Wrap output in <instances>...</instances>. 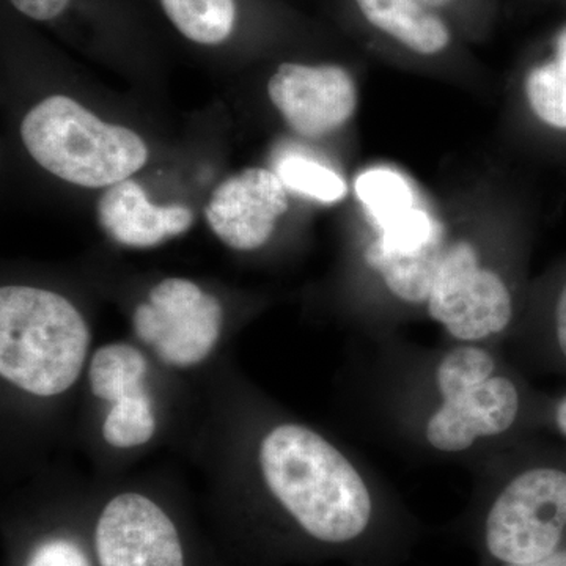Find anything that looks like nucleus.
Here are the masks:
<instances>
[{"instance_id": "nucleus-20", "label": "nucleus", "mask_w": 566, "mask_h": 566, "mask_svg": "<svg viewBox=\"0 0 566 566\" xmlns=\"http://www.w3.org/2000/svg\"><path fill=\"white\" fill-rule=\"evenodd\" d=\"M28 566H91L84 553L69 539H52L36 547Z\"/></svg>"}, {"instance_id": "nucleus-23", "label": "nucleus", "mask_w": 566, "mask_h": 566, "mask_svg": "<svg viewBox=\"0 0 566 566\" xmlns=\"http://www.w3.org/2000/svg\"><path fill=\"white\" fill-rule=\"evenodd\" d=\"M553 420L558 433L566 439V394L554 406Z\"/></svg>"}, {"instance_id": "nucleus-17", "label": "nucleus", "mask_w": 566, "mask_h": 566, "mask_svg": "<svg viewBox=\"0 0 566 566\" xmlns=\"http://www.w3.org/2000/svg\"><path fill=\"white\" fill-rule=\"evenodd\" d=\"M169 20L191 41L200 44L223 43L234 29V0H161Z\"/></svg>"}, {"instance_id": "nucleus-16", "label": "nucleus", "mask_w": 566, "mask_h": 566, "mask_svg": "<svg viewBox=\"0 0 566 566\" xmlns=\"http://www.w3.org/2000/svg\"><path fill=\"white\" fill-rule=\"evenodd\" d=\"M289 191L323 205L342 202L348 196V185L334 167L322 163L303 150H286L274 164Z\"/></svg>"}, {"instance_id": "nucleus-15", "label": "nucleus", "mask_w": 566, "mask_h": 566, "mask_svg": "<svg viewBox=\"0 0 566 566\" xmlns=\"http://www.w3.org/2000/svg\"><path fill=\"white\" fill-rule=\"evenodd\" d=\"M147 360L134 346L112 344L95 353L91 367L92 392L102 400L117 403L129 395L147 392L144 381Z\"/></svg>"}, {"instance_id": "nucleus-19", "label": "nucleus", "mask_w": 566, "mask_h": 566, "mask_svg": "<svg viewBox=\"0 0 566 566\" xmlns=\"http://www.w3.org/2000/svg\"><path fill=\"white\" fill-rule=\"evenodd\" d=\"M441 13L464 40H476L485 35L493 7L491 0H422Z\"/></svg>"}, {"instance_id": "nucleus-11", "label": "nucleus", "mask_w": 566, "mask_h": 566, "mask_svg": "<svg viewBox=\"0 0 566 566\" xmlns=\"http://www.w3.org/2000/svg\"><path fill=\"white\" fill-rule=\"evenodd\" d=\"M354 6L389 57L428 70L461 61L463 36L422 0H354Z\"/></svg>"}, {"instance_id": "nucleus-7", "label": "nucleus", "mask_w": 566, "mask_h": 566, "mask_svg": "<svg viewBox=\"0 0 566 566\" xmlns=\"http://www.w3.org/2000/svg\"><path fill=\"white\" fill-rule=\"evenodd\" d=\"M482 566L524 565L566 546V468L534 464L510 476L469 520Z\"/></svg>"}, {"instance_id": "nucleus-12", "label": "nucleus", "mask_w": 566, "mask_h": 566, "mask_svg": "<svg viewBox=\"0 0 566 566\" xmlns=\"http://www.w3.org/2000/svg\"><path fill=\"white\" fill-rule=\"evenodd\" d=\"M289 189L274 170L253 167L212 192L205 216L222 243L237 251L262 248L289 211Z\"/></svg>"}, {"instance_id": "nucleus-10", "label": "nucleus", "mask_w": 566, "mask_h": 566, "mask_svg": "<svg viewBox=\"0 0 566 566\" xmlns=\"http://www.w3.org/2000/svg\"><path fill=\"white\" fill-rule=\"evenodd\" d=\"M99 566H185L180 535L161 506L125 493L104 506L95 531Z\"/></svg>"}, {"instance_id": "nucleus-22", "label": "nucleus", "mask_w": 566, "mask_h": 566, "mask_svg": "<svg viewBox=\"0 0 566 566\" xmlns=\"http://www.w3.org/2000/svg\"><path fill=\"white\" fill-rule=\"evenodd\" d=\"M553 334L557 352L566 363V279L557 294L553 312Z\"/></svg>"}, {"instance_id": "nucleus-14", "label": "nucleus", "mask_w": 566, "mask_h": 566, "mask_svg": "<svg viewBox=\"0 0 566 566\" xmlns=\"http://www.w3.org/2000/svg\"><path fill=\"white\" fill-rule=\"evenodd\" d=\"M517 96L532 120L566 134V24L554 35L547 54L527 63Z\"/></svg>"}, {"instance_id": "nucleus-4", "label": "nucleus", "mask_w": 566, "mask_h": 566, "mask_svg": "<svg viewBox=\"0 0 566 566\" xmlns=\"http://www.w3.org/2000/svg\"><path fill=\"white\" fill-rule=\"evenodd\" d=\"M91 331L61 294L33 286L0 290V374L39 397H54L80 378Z\"/></svg>"}, {"instance_id": "nucleus-8", "label": "nucleus", "mask_w": 566, "mask_h": 566, "mask_svg": "<svg viewBox=\"0 0 566 566\" xmlns=\"http://www.w3.org/2000/svg\"><path fill=\"white\" fill-rule=\"evenodd\" d=\"M222 307L211 294L186 279H166L150 301L134 312V331L155 346L164 363L189 367L202 363L218 342Z\"/></svg>"}, {"instance_id": "nucleus-18", "label": "nucleus", "mask_w": 566, "mask_h": 566, "mask_svg": "<svg viewBox=\"0 0 566 566\" xmlns=\"http://www.w3.org/2000/svg\"><path fill=\"white\" fill-rule=\"evenodd\" d=\"M156 419L148 394L129 395L114 403L104 420L103 434L107 444L129 449L150 441Z\"/></svg>"}, {"instance_id": "nucleus-13", "label": "nucleus", "mask_w": 566, "mask_h": 566, "mask_svg": "<svg viewBox=\"0 0 566 566\" xmlns=\"http://www.w3.org/2000/svg\"><path fill=\"white\" fill-rule=\"evenodd\" d=\"M98 219L112 240L129 248H153L188 232L192 211L185 205L158 207L133 180L109 186L98 203Z\"/></svg>"}, {"instance_id": "nucleus-5", "label": "nucleus", "mask_w": 566, "mask_h": 566, "mask_svg": "<svg viewBox=\"0 0 566 566\" xmlns=\"http://www.w3.org/2000/svg\"><path fill=\"white\" fill-rule=\"evenodd\" d=\"M438 405L423 422V439L438 453H465L512 431L524 400L486 345L457 344L433 370Z\"/></svg>"}, {"instance_id": "nucleus-21", "label": "nucleus", "mask_w": 566, "mask_h": 566, "mask_svg": "<svg viewBox=\"0 0 566 566\" xmlns=\"http://www.w3.org/2000/svg\"><path fill=\"white\" fill-rule=\"evenodd\" d=\"M14 9L36 21H50L62 14L70 0H10Z\"/></svg>"}, {"instance_id": "nucleus-2", "label": "nucleus", "mask_w": 566, "mask_h": 566, "mask_svg": "<svg viewBox=\"0 0 566 566\" xmlns=\"http://www.w3.org/2000/svg\"><path fill=\"white\" fill-rule=\"evenodd\" d=\"M515 210L495 199L471 203L450 218L424 312L457 344L495 340L520 307Z\"/></svg>"}, {"instance_id": "nucleus-24", "label": "nucleus", "mask_w": 566, "mask_h": 566, "mask_svg": "<svg viewBox=\"0 0 566 566\" xmlns=\"http://www.w3.org/2000/svg\"><path fill=\"white\" fill-rule=\"evenodd\" d=\"M502 566H566V546L551 554V556L542 558V560L532 562V564Z\"/></svg>"}, {"instance_id": "nucleus-9", "label": "nucleus", "mask_w": 566, "mask_h": 566, "mask_svg": "<svg viewBox=\"0 0 566 566\" xmlns=\"http://www.w3.org/2000/svg\"><path fill=\"white\" fill-rule=\"evenodd\" d=\"M268 95L283 120L305 139H322L352 120L359 104L356 80L335 63L279 65Z\"/></svg>"}, {"instance_id": "nucleus-3", "label": "nucleus", "mask_w": 566, "mask_h": 566, "mask_svg": "<svg viewBox=\"0 0 566 566\" xmlns=\"http://www.w3.org/2000/svg\"><path fill=\"white\" fill-rule=\"evenodd\" d=\"M365 226V266L390 303L424 308L449 240L450 218L400 167L376 164L354 181Z\"/></svg>"}, {"instance_id": "nucleus-1", "label": "nucleus", "mask_w": 566, "mask_h": 566, "mask_svg": "<svg viewBox=\"0 0 566 566\" xmlns=\"http://www.w3.org/2000/svg\"><path fill=\"white\" fill-rule=\"evenodd\" d=\"M260 465L271 493L311 542L353 547L368 566H395L408 553L411 521L379 501L356 465L312 428L275 427L260 447Z\"/></svg>"}, {"instance_id": "nucleus-6", "label": "nucleus", "mask_w": 566, "mask_h": 566, "mask_svg": "<svg viewBox=\"0 0 566 566\" xmlns=\"http://www.w3.org/2000/svg\"><path fill=\"white\" fill-rule=\"evenodd\" d=\"M25 148L41 167L82 188H109L148 161L145 142L125 126L99 120L69 96H50L21 125Z\"/></svg>"}]
</instances>
